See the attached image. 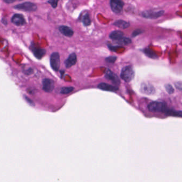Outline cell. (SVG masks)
Here are the masks:
<instances>
[{"instance_id":"cell-11","label":"cell","mask_w":182,"mask_h":182,"mask_svg":"<svg viewBox=\"0 0 182 182\" xmlns=\"http://www.w3.org/2000/svg\"><path fill=\"white\" fill-rule=\"evenodd\" d=\"M141 91L142 92L146 94H153L155 92V89L153 85L150 83H143L141 85Z\"/></svg>"},{"instance_id":"cell-3","label":"cell","mask_w":182,"mask_h":182,"mask_svg":"<svg viewBox=\"0 0 182 182\" xmlns=\"http://www.w3.org/2000/svg\"><path fill=\"white\" fill-rule=\"evenodd\" d=\"M135 72L131 66H127L122 70L120 77L126 82H129L134 78Z\"/></svg>"},{"instance_id":"cell-5","label":"cell","mask_w":182,"mask_h":182,"mask_svg":"<svg viewBox=\"0 0 182 182\" xmlns=\"http://www.w3.org/2000/svg\"><path fill=\"white\" fill-rule=\"evenodd\" d=\"M164 14V11L160 10L158 11H154L152 10H146L142 12L143 17L146 19H155L162 16Z\"/></svg>"},{"instance_id":"cell-1","label":"cell","mask_w":182,"mask_h":182,"mask_svg":"<svg viewBox=\"0 0 182 182\" xmlns=\"http://www.w3.org/2000/svg\"><path fill=\"white\" fill-rule=\"evenodd\" d=\"M148 108L150 112H162L165 114L169 109L165 103L161 101H153L150 103L148 106Z\"/></svg>"},{"instance_id":"cell-16","label":"cell","mask_w":182,"mask_h":182,"mask_svg":"<svg viewBox=\"0 0 182 182\" xmlns=\"http://www.w3.org/2000/svg\"><path fill=\"white\" fill-rule=\"evenodd\" d=\"M113 25L116 27H119L122 29H125L130 26V23L125 20H118L115 21L113 23Z\"/></svg>"},{"instance_id":"cell-2","label":"cell","mask_w":182,"mask_h":182,"mask_svg":"<svg viewBox=\"0 0 182 182\" xmlns=\"http://www.w3.org/2000/svg\"><path fill=\"white\" fill-rule=\"evenodd\" d=\"M14 8L16 10L27 11V12H34L37 11V5L33 2H25L22 3L18 4L14 6Z\"/></svg>"},{"instance_id":"cell-4","label":"cell","mask_w":182,"mask_h":182,"mask_svg":"<svg viewBox=\"0 0 182 182\" xmlns=\"http://www.w3.org/2000/svg\"><path fill=\"white\" fill-rule=\"evenodd\" d=\"M50 64L51 68L54 71L56 72L59 71L61 66V60L60 55L58 52H54L51 54Z\"/></svg>"},{"instance_id":"cell-30","label":"cell","mask_w":182,"mask_h":182,"mask_svg":"<svg viewBox=\"0 0 182 182\" xmlns=\"http://www.w3.org/2000/svg\"><path fill=\"white\" fill-rule=\"evenodd\" d=\"M1 21H2V23L4 24V25H7V20H6V18H2V20H1Z\"/></svg>"},{"instance_id":"cell-26","label":"cell","mask_w":182,"mask_h":182,"mask_svg":"<svg viewBox=\"0 0 182 182\" xmlns=\"http://www.w3.org/2000/svg\"><path fill=\"white\" fill-rule=\"evenodd\" d=\"M24 98H25V99L26 100V101H27V103L30 105L32 106H35L34 101H33L32 99H30V98L26 96H24Z\"/></svg>"},{"instance_id":"cell-9","label":"cell","mask_w":182,"mask_h":182,"mask_svg":"<svg viewBox=\"0 0 182 182\" xmlns=\"http://www.w3.org/2000/svg\"><path fill=\"white\" fill-rule=\"evenodd\" d=\"M105 77L108 80L111 81L113 84H115V86L119 85L120 84V80L118 77L117 75V74L114 73L109 69H108L106 72Z\"/></svg>"},{"instance_id":"cell-21","label":"cell","mask_w":182,"mask_h":182,"mask_svg":"<svg viewBox=\"0 0 182 182\" xmlns=\"http://www.w3.org/2000/svg\"><path fill=\"white\" fill-rule=\"evenodd\" d=\"M82 21H83V24L85 26H89L91 24V20H90V18L89 16V14H86L84 15L83 17Z\"/></svg>"},{"instance_id":"cell-6","label":"cell","mask_w":182,"mask_h":182,"mask_svg":"<svg viewBox=\"0 0 182 182\" xmlns=\"http://www.w3.org/2000/svg\"><path fill=\"white\" fill-rule=\"evenodd\" d=\"M110 6L112 10L117 14H120L123 10L124 3L120 0H111L110 1Z\"/></svg>"},{"instance_id":"cell-19","label":"cell","mask_w":182,"mask_h":182,"mask_svg":"<svg viewBox=\"0 0 182 182\" xmlns=\"http://www.w3.org/2000/svg\"><path fill=\"white\" fill-rule=\"evenodd\" d=\"M116 43L120 45H128L132 43V40L128 37H123L121 39L116 41Z\"/></svg>"},{"instance_id":"cell-20","label":"cell","mask_w":182,"mask_h":182,"mask_svg":"<svg viewBox=\"0 0 182 182\" xmlns=\"http://www.w3.org/2000/svg\"><path fill=\"white\" fill-rule=\"evenodd\" d=\"M74 89L72 87H64L61 89L60 93L61 94H68L73 91Z\"/></svg>"},{"instance_id":"cell-18","label":"cell","mask_w":182,"mask_h":182,"mask_svg":"<svg viewBox=\"0 0 182 182\" xmlns=\"http://www.w3.org/2000/svg\"><path fill=\"white\" fill-rule=\"evenodd\" d=\"M167 115L173 116V117H182V111H177L175 110H174L172 109L169 108L168 111L165 113Z\"/></svg>"},{"instance_id":"cell-17","label":"cell","mask_w":182,"mask_h":182,"mask_svg":"<svg viewBox=\"0 0 182 182\" xmlns=\"http://www.w3.org/2000/svg\"><path fill=\"white\" fill-rule=\"evenodd\" d=\"M143 52L145 53V54L148 57L153 58V59H156V58H158L157 54H156L154 52H153V51L151 50L149 48H146L144 50Z\"/></svg>"},{"instance_id":"cell-7","label":"cell","mask_w":182,"mask_h":182,"mask_svg":"<svg viewBox=\"0 0 182 182\" xmlns=\"http://www.w3.org/2000/svg\"><path fill=\"white\" fill-rule=\"evenodd\" d=\"M54 88V81L50 79L45 78L42 80V89L46 92H51Z\"/></svg>"},{"instance_id":"cell-29","label":"cell","mask_w":182,"mask_h":182,"mask_svg":"<svg viewBox=\"0 0 182 182\" xmlns=\"http://www.w3.org/2000/svg\"><path fill=\"white\" fill-rule=\"evenodd\" d=\"M3 1L5 3L7 4L12 3H14V2H16V1H14V0H4Z\"/></svg>"},{"instance_id":"cell-14","label":"cell","mask_w":182,"mask_h":182,"mask_svg":"<svg viewBox=\"0 0 182 182\" xmlns=\"http://www.w3.org/2000/svg\"><path fill=\"white\" fill-rule=\"evenodd\" d=\"M59 30L61 34L67 37H72L74 34V32L73 30L70 27H68L66 26L62 25L59 26Z\"/></svg>"},{"instance_id":"cell-27","label":"cell","mask_w":182,"mask_h":182,"mask_svg":"<svg viewBox=\"0 0 182 182\" xmlns=\"http://www.w3.org/2000/svg\"><path fill=\"white\" fill-rule=\"evenodd\" d=\"M34 72V70L33 68H29L27 70H26L25 71H24V73L27 75H30L32 74H33Z\"/></svg>"},{"instance_id":"cell-12","label":"cell","mask_w":182,"mask_h":182,"mask_svg":"<svg viewBox=\"0 0 182 182\" xmlns=\"http://www.w3.org/2000/svg\"><path fill=\"white\" fill-rule=\"evenodd\" d=\"M77 62V57L75 53H72L68 57L65 61V65L67 68H71L74 66Z\"/></svg>"},{"instance_id":"cell-28","label":"cell","mask_w":182,"mask_h":182,"mask_svg":"<svg viewBox=\"0 0 182 182\" xmlns=\"http://www.w3.org/2000/svg\"><path fill=\"white\" fill-rule=\"evenodd\" d=\"M175 87L177 89H179V90H182V82L181 81L177 82L175 83Z\"/></svg>"},{"instance_id":"cell-10","label":"cell","mask_w":182,"mask_h":182,"mask_svg":"<svg viewBox=\"0 0 182 182\" xmlns=\"http://www.w3.org/2000/svg\"><path fill=\"white\" fill-rule=\"evenodd\" d=\"M30 49L34 54V56L38 59H41L42 58L44 57V55L46 54V50L44 49L37 47L33 43L31 44Z\"/></svg>"},{"instance_id":"cell-25","label":"cell","mask_w":182,"mask_h":182,"mask_svg":"<svg viewBox=\"0 0 182 182\" xmlns=\"http://www.w3.org/2000/svg\"><path fill=\"white\" fill-rule=\"evenodd\" d=\"M143 32L141 30H139V29H138V30H134V32L132 33V37H137L138 35L142 34Z\"/></svg>"},{"instance_id":"cell-22","label":"cell","mask_w":182,"mask_h":182,"mask_svg":"<svg viewBox=\"0 0 182 182\" xmlns=\"http://www.w3.org/2000/svg\"><path fill=\"white\" fill-rule=\"evenodd\" d=\"M165 88L166 91L169 94H172L175 92V90L171 84H165Z\"/></svg>"},{"instance_id":"cell-13","label":"cell","mask_w":182,"mask_h":182,"mask_svg":"<svg viewBox=\"0 0 182 182\" xmlns=\"http://www.w3.org/2000/svg\"><path fill=\"white\" fill-rule=\"evenodd\" d=\"M99 89H101L104 91H111V92H115L118 91L119 88L118 86L115 85H112L110 84L106 83H101L98 84V87Z\"/></svg>"},{"instance_id":"cell-15","label":"cell","mask_w":182,"mask_h":182,"mask_svg":"<svg viewBox=\"0 0 182 182\" xmlns=\"http://www.w3.org/2000/svg\"><path fill=\"white\" fill-rule=\"evenodd\" d=\"M124 33L120 30H115L112 32L111 34H110V39L113 40H119L123 37Z\"/></svg>"},{"instance_id":"cell-23","label":"cell","mask_w":182,"mask_h":182,"mask_svg":"<svg viewBox=\"0 0 182 182\" xmlns=\"http://www.w3.org/2000/svg\"><path fill=\"white\" fill-rule=\"evenodd\" d=\"M117 57L115 56H110L106 58L105 59V61H107L108 63H114L115 61L117 60Z\"/></svg>"},{"instance_id":"cell-8","label":"cell","mask_w":182,"mask_h":182,"mask_svg":"<svg viewBox=\"0 0 182 182\" xmlns=\"http://www.w3.org/2000/svg\"><path fill=\"white\" fill-rule=\"evenodd\" d=\"M11 21L12 23L17 26H22L26 24L24 16L21 14H14L11 18Z\"/></svg>"},{"instance_id":"cell-24","label":"cell","mask_w":182,"mask_h":182,"mask_svg":"<svg viewBox=\"0 0 182 182\" xmlns=\"http://www.w3.org/2000/svg\"><path fill=\"white\" fill-rule=\"evenodd\" d=\"M47 2L48 3L50 4L51 7L54 9L57 7L58 3V0H50V1H48Z\"/></svg>"}]
</instances>
